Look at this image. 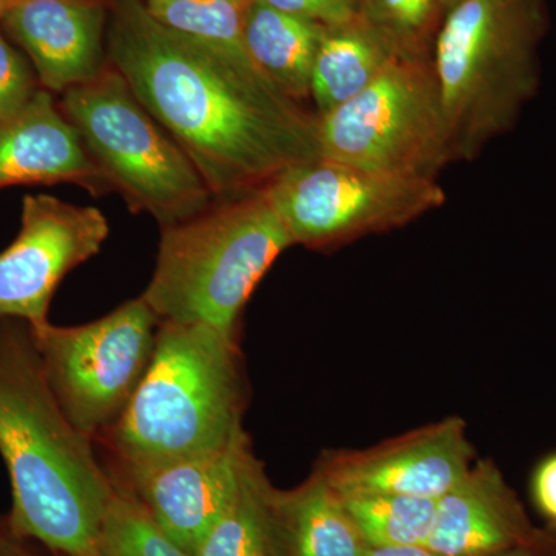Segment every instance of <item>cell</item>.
Instances as JSON below:
<instances>
[{
  "label": "cell",
  "instance_id": "obj_17",
  "mask_svg": "<svg viewBox=\"0 0 556 556\" xmlns=\"http://www.w3.org/2000/svg\"><path fill=\"white\" fill-rule=\"evenodd\" d=\"M193 556H288L280 490L270 485L255 457L232 503Z\"/></svg>",
  "mask_w": 556,
  "mask_h": 556
},
{
  "label": "cell",
  "instance_id": "obj_32",
  "mask_svg": "<svg viewBox=\"0 0 556 556\" xmlns=\"http://www.w3.org/2000/svg\"><path fill=\"white\" fill-rule=\"evenodd\" d=\"M548 535H551V533H548ZM552 556H556V543L554 538H552Z\"/></svg>",
  "mask_w": 556,
  "mask_h": 556
},
{
  "label": "cell",
  "instance_id": "obj_4",
  "mask_svg": "<svg viewBox=\"0 0 556 556\" xmlns=\"http://www.w3.org/2000/svg\"><path fill=\"white\" fill-rule=\"evenodd\" d=\"M547 28L544 0H459L447 11L431 64L453 163L517 126L540 89Z\"/></svg>",
  "mask_w": 556,
  "mask_h": 556
},
{
  "label": "cell",
  "instance_id": "obj_27",
  "mask_svg": "<svg viewBox=\"0 0 556 556\" xmlns=\"http://www.w3.org/2000/svg\"><path fill=\"white\" fill-rule=\"evenodd\" d=\"M28 541L14 533L9 518H0V556H38L28 546Z\"/></svg>",
  "mask_w": 556,
  "mask_h": 556
},
{
  "label": "cell",
  "instance_id": "obj_3",
  "mask_svg": "<svg viewBox=\"0 0 556 556\" xmlns=\"http://www.w3.org/2000/svg\"><path fill=\"white\" fill-rule=\"evenodd\" d=\"M237 338L211 325L161 321L144 379L101 439L109 468L214 452L244 433Z\"/></svg>",
  "mask_w": 556,
  "mask_h": 556
},
{
  "label": "cell",
  "instance_id": "obj_21",
  "mask_svg": "<svg viewBox=\"0 0 556 556\" xmlns=\"http://www.w3.org/2000/svg\"><path fill=\"white\" fill-rule=\"evenodd\" d=\"M445 0H357V17L399 60H431Z\"/></svg>",
  "mask_w": 556,
  "mask_h": 556
},
{
  "label": "cell",
  "instance_id": "obj_28",
  "mask_svg": "<svg viewBox=\"0 0 556 556\" xmlns=\"http://www.w3.org/2000/svg\"><path fill=\"white\" fill-rule=\"evenodd\" d=\"M364 556H441L427 546H368Z\"/></svg>",
  "mask_w": 556,
  "mask_h": 556
},
{
  "label": "cell",
  "instance_id": "obj_30",
  "mask_svg": "<svg viewBox=\"0 0 556 556\" xmlns=\"http://www.w3.org/2000/svg\"><path fill=\"white\" fill-rule=\"evenodd\" d=\"M14 2H16V0H0V21H2L3 14L9 11L10 7L13 5Z\"/></svg>",
  "mask_w": 556,
  "mask_h": 556
},
{
  "label": "cell",
  "instance_id": "obj_20",
  "mask_svg": "<svg viewBox=\"0 0 556 556\" xmlns=\"http://www.w3.org/2000/svg\"><path fill=\"white\" fill-rule=\"evenodd\" d=\"M163 27L203 46L251 62L244 46V20L251 0H142Z\"/></svg>",
  "mask_w": 556,
  "mask_h": 556
},
{
  "label": "cell",
  "instance_id": "obj_29",
  "mask_svg": "<svg viewBox=\"0 0 556 556\" xmlns=\"http://www.w3.org/2000/svg\"><path fill=\"white\" fill-rule=\"evenodd\" d=\"M497 556H552V536L543 546L515 548Z\"/></svg>",
  "mask_w": 556,
  "mask_h": 556
},
{
  "label": "cell",
  "instance_id": "obj_31",
  "mask_svg": "<svg viewBox=\"0 0 556 556\" xmlns=\"http://www.w3.org/2000/svg\"><path fill=\"white\" fill-rule=\"evenodd\" d=\"M457 2H459V0H445V9L448 11L452 7H455Z\"/></svg>",
  "mask_w": 556,
  "mask_h": 556
},
{
  "label": "cell",
  "instance_id": "obj_16",
  "mask_svg": "<svg viewBox=\"0 0 556 556\" xmlns=\"http://www.w3.org/2000/svg\"><path fill=\"white\" fill-rule=\"evenodd\" d=\"M327 25L251 0L244 46L251 60L292 101L311 98V75Z\"/></svg>",
  "mask_w": 556,
  "mask_h": 556
},
{
  "label": "cell",
  "instance_id": "obj_23",
  "mask_svg": "<svg viewBox=\"0 0 556 556\" xmlns=\"http://www.w3.org/2000/svg\"><path fill=\"white\" fill-rule=\"evenodd\" d=\"M101 556H193L155 525L146 508L115 485L101 536Z\"/></svg>",
  "mask_w": 556,
  "mask_h": 556
},
{
  "label": "cell",
  "instance_id": "obj_5",
  "mask_svg": "<svg viewBox=\"0 0 556 556\" xmlns=\"http://www.w3.org/2000/svg\"><path fill=\"white\" fill-rule=\"evenodd\" d=\"M294 247L265 190L217 201L161 228L144 298L161 321L211 325L237 338L241 311L281 252Z\"/></svg>",
  "mask_w": 556,
  "mask_h": 556
},
{
  "label": "cell",
  "instance_id": "obj_2",
  "mask_svg": "<svg viewBox=\"0 0 556 556\" xmlns=\"http://www.w3.org/2000/svg\"><path fill=\"white\" fill-rule=\"evenodd\" d=\"M0 318V456L10 526L51 554L101 556L115 484L51 390L30 325Z\"/></svg>",
  "mask_w": 556,
  "mask_h": 556
},
{
  "label": "cell",
  "instance_id": "obj_10",
  "mask_svg": "<svg viewBox=\"0 0 556 556\" xmlns=\"http://www.w3.org/2000/svg\"><path fill=\"white\" fill-rule=\"evenodd\" d=\"M108 237L100 208L25 197L20 236L0 254V318L47 324L62 278L97 255Z\"/></svg>",
  "mask_w": 556,
  "mask_h": 556
},
{
  "label": "cell",
  "instance_id": "obj_7",
  "mask_svg": "<svg viewBox=\"0 0 556 556\" xmlns=\"http://www.w3.org/2000/svg\"><path fill=\"white\" fill-rule=\"evenodd\" d=\"M317 119L321 159L431 179L453 163L431 60L394 58L367 89Z\"/></svg>",
  "mask_w": 556,
  "mask_h": 556
},
{
  "label": "cell",
  "instance_id": "obj_22",
  "mask_svg": "<svg viewBox=\"0 0 556 556\" xmlns=\"http://www.w3.org/2000/svg\"><path fill=\"white\" fill-rule=\"evenodd\" d=\"M340 497L368 546H427L438 500L399 495Z\"/></svg>",
  "mask_w": 556,
  "mask_h": 556
},
{
  "label": "cell",
  "instance_id": "obj_14",
  "mask_svg": "<svg viewBox=\"0 0 556 556\" xmlns=\"http://www.w3.org/2000/svg\"><path fill=\"white\" fill-rule=\"evenodd\" d=\"M551 540L526 514L495 464L484 460L439 497L427 547L441 556H497Z\"/></svg>",
  "mask_w": 556,
  "mask_h": 556
},
{
  "label": "cell",
  "instance_id": "obj_26",
  "mask_svg": "<svg viewBox=\"0 0 556 556\" xmlns=\"http://www.w3.org/2000/svg\"><path fill=\"white\" fill-rule=\"evenodd\" d=\"M530 492L538 511L547 521L548 532L556 533V453L538 464L530 481Z\"/></svg>",
  "mask_w": 556,
  "mask_h": 556
},
{
  "label": "cell",
  "instance_id": "obj_33",
  "mask_svg": "<svg viewBox=\"0 0 556 556\" xmlns=\"http://www.w3.org/2000/svg\"><path fill=\"white\" fill-rule=\"evenodd\" d=\"M546 530H547V529H546ZM547 532H548V530H547ZM548 533H551V536H552V538H554V541H555V543H556V533H554V532H548Z\"/></svg>",
  "mask_w": 556,
  "mask_h": 556
},
{
  "label": "cell",
  "instance_id": "obj_34",
  "mask_svg": "<svg viewBox=\"0 0 556 556\" xmlns=\"http://www.w3.org/2000/svg\"><path fill=\"white\" fill-rule=\"evenodd\" d=\"M53 556H62V555H54V554H53Z\"/></svg>",
  "mask_w": 556,
  "mask_h": 556
},
{
  "label": "cell",
  "instance_id": "obj_13",
  "mask_svg": "<svg viewBox=\"0 0 556 556\" xmlns=\"http://www.w3.org/2000/svg\"><path fill=\"white\" fill-rule=\"evenodd\" d=\"M0 22L46 90L65 93L108 68V0H16Z\"/></svg>",
  "mask_w": 556,
  "mask_h": 556
},
{
  "label": "cell",
  "instance_id": "obj_19",
  "mask_svg": "<svg viewBox=\"0 0 556 556\" xmlns=\"http://www.w3.org/2000/svg\"><path fill=\"white\" fill-rule=\"evenodd\" d=\"M288 556H364L365 543L339 493L320 473L280 492Z\"/></svg>",
  "mask_w": 556,
  "mask_h": 556
},
{
  "label": "cell",
  "instance_id": "obj_18",
  "mask_svg": "<svg viewBox=\"0 0 556 556\" xmlns=\"http://www.w3.org/2000/svg\"><path fill=\"white\" fill-rule=\"evenodd\" d=\"M393 60L358 17L346 24L327 25L311 75V98L316 102L317 116L353 100Z\"/></svg>",
  "mask_w": 556,
  "mask_h": 556
},
{
  "label": "cell",
  "instance_id": "obj_6",
  "mask_svg": "<svg viewBox=\"0 0 556 556\" xmlns=\"http://www.w3.org/2000/svg\"><path fill=\"white\" fill-rule=\"evenodd\" d=\"M61 112L131 212H148L166 228L212 206L214 195L188 153L112 65L65 91Z\"/></svg>",
  "mask_w": 556,
  "mask_h": 556
},
{
  "label": "cell",
  "instance_id": "obj_9",
  "mask_svg": "<svg viewBox=\"0 0 556 556\" xmlns=\"http://www.w3.org/2000/svg\"><path fill=\"white\" fill-rule=\"evenodd\" d=\"M263 190L294 244L308 248L401 228L447 201L437 179L386 174L321 156L288 167Z\"/></svg>",
  "mask_w": 556,
  "mask_h": 556
},
{
  "label": "cell",
  "instance_id": "obj_1",
  "mask_svg": "<svg viewBox=\"0 0 556 556\" xmlns=\"http://www.w3.org/2000/svg\"><path fill=\"white\" fill-rule=\"evenodd\" d=\"M108 60L179 148L215 201L258 192L320 156L318 119L255 64L163 27L142 0H108Z\"/></svg>",
  "mask_w": 556,
  "mask_h": 556
},
{
  "label": "cell",
  "instance_id": "obj_15",
  "mask_svg": "<svg viewBox=\"0 0 556 556\" xmlns=\"http://www.w3.org/2000/svg\"><path fill=\"white\" fill-rule=\"evenodd\" d=\"M73 182L93 195L112 190L78 130L39 89L13 118L0 123V189Z\"/></svg>",
  "mask_w": 556,
  "mask_h": 556
},
{
  "label": "cell",
  "instance_id": "obj_8",
  "mask_svg": "<svg viewBox=\"0 0 556 556\" xmlns=\"http://www.w3.org/2000/svg\"><path fill=\"white\" fill-rule=\"evenodd\" d=\"M161 320L144 298L79 325L31 327L43 372L70 422L100 442L148 372Z\"/></svg>",
  "mask_w": 556,
  "mask_h": 556
},
{
  "label": "cell",
  "instance_id": "obj_12",
  "mask_svg": "<svg viewBox=\"0 0 556 556\" xmlns=\"http://www.w3.org/2000/svg\"><path fill=\"white\" fill-rule=\"evenodd\" d=\"M464 424L448 419L393 444L329 459L318 470L340 496L399 495L439 500L471 468Z\"/></svg>",
  "mask_w": 556,
  "mask_h": 556
},
{
  "label": "cell",
  "instance_id": "obj_24",
  "mask_svg": "<svg viewBox=\"0 0 556 556\" xmlns=\"http://www.w3.org/2000/svg\"><path fill=\"white\" fill-rule=\"evenodd\" d=\"M24 56L0 33V123L13 118L39 91Z\"/></svg>",
  "mask_w": 556,
  "mask_h": 556
},
{
  "label": "cell",
  "instance_id": "obj_11",
  "mask_svg": "<svg viewBox=\"0 0 556 556\" xmlns=\"http://www.w3.org/2000/svg\"><path fill=\"white\" fill-rule=\"evenodd\" d=\"M252 459L243 433L214 452L108 470L113 484L134 496L174 543L193 555L232 503Z\"/></svg>",
  "mask_w": 556,
  "mask_h": 556
},
{
  "label": "cell",
  "instance_id": "obj_25",
  "mask_svg": "<svg viewBox=\"0 0 556 556\" xmlns=\"http://www.w3.org/2000/svg\"><path fill=\"white\" fill-rule=\"evenodd\" d=\"M274 9L309 17L324 25L357 20V0H262Z\"/></svg>",
  "mask_w": 556,
  "mask_h": 556
}]
</instances>
